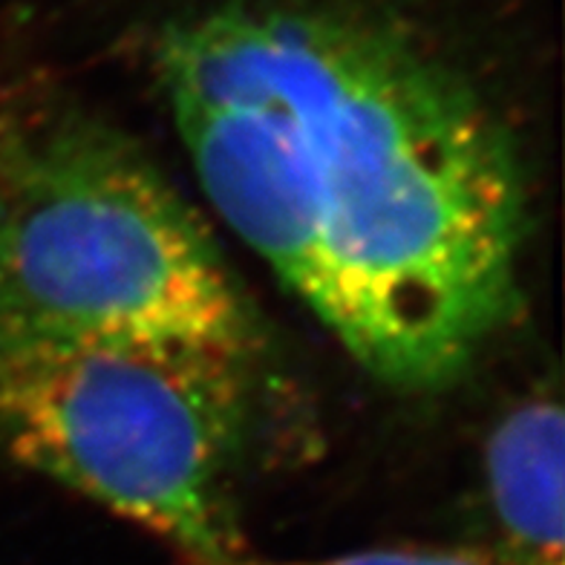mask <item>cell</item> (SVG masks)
Instances as JSON below:
<instances>
[{
  "label": "cell",
  "mask_w": 565,
  "mask_h": 565,
  "mask_svg": "<svg viewBox=\"0 0 565 565\" xmlns=\"http://www.w3.org/2000/svg\"><path fill=\"white\" fill-rule=\"evenodd\" d=\"M157 73L200 185L358 364L430 393L520 300L511 136L450 64L335 0L177 21Z\"/></svg>",
  "instance_id": "6da1fadb"
},
{
  "label": "cell",
  "mask_w": 565,
  "mask_h": 565,
  "mask_svg": "<svg viewBox=\"0 0 565 565\" xmlns=\"http://www.w3.org/2000/svg\"><path fill=\"white\" fill-rule=\"evenodd\" d=\"M96 335L260 343L148 153L78 102L18 96L0 105V343Z\"/></svg>",
  "instance_id": "7a4b0ae2"
},
{
  "label": "cell",
  "mask_w": 565,
  "mask_h": 565,
  "mask_svg": "<svg viewBox=\"0 0 565 565\" xmlns=\"http://www.w3.org/2000/svg\"><path fill=\"white\" fill-rule=\"evenodd\" d=\"M257 347L191 335L0 343V450L191 565L246 554L237 522Z\"/></svg>",
  "instance_id": "3957f363"
},
{
  "label": "cell",
  "mask_w": 565,
  "mask_h": 565,
  "mask_svg": "<svg viewBox=\"0 0 565 565\" xmlns=\"http://www.w3.org/2000/svg\"><path fill=\"white\" fill-rule=\"evenodd\" d=\"M565 422L557 395L511 407L484 445V491L499 557L511 565H563Z\"/></svg>",
  "instance_id": "277c9868"
},
{
  "label": "cell",
  "mask_w": 565,
  "mask_h": 565,
  "mask_svg": "<svg viewBox=\"0 0 565 565\" xmlns=\"http://www.w3.org/2000/svg\"><path fill=\"white\" fill-rule=\"evenodd\" d=\"M223 565H511L488 545H384L312 559H257L248 554Z\"/></svg>",
  "instance_id": "5b68a950"
}]
</instances>
